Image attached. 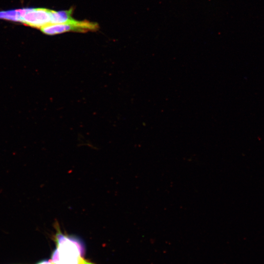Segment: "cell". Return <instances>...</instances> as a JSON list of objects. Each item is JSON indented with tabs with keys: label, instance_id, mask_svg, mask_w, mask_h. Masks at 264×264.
<instances>
[{
	"label": "cell",
	"instance_id": "1",
	"mask_svg": "<svg viewBox=\"0 0 264 264\" xmlns=\"http://www.w3.org/2000/svg\"><path fill=\"white\" fill-rule=\"evenodd\" d=\"M98 28V24L96 22L87 20L79 21L74 20L63 23L49 24L40 29L45 34L54 35L71 31L81 33L94 31L97 30Z\"/></svg>",
	"mask_w": 264,
	"mask_h": 264
},
{
	"label": "cell",
	"instance_id": "2",
	"mask_svg": "<svg viewBox=\"0 0 264 264\" xmlns=\"http://www.w3.org/2000/svg\"><path fill=\"white\" fill-rule=\"evenodd\" d=\"M55 241L60 255L70 258H80L84 256V246L78 239L64 235L58 230Z\"/></svg>",
	"mask_w": 264,
	"mask_h": 264
},
{
	"label": "cell",
	"instance_id": "3",
	"mask_svg": "<svg viewBox=\"0 0 264 264\" xmlns=\"http://www.w3.org/2000/svg\"><path fill=\"white\" fill-rule=\"evenodd\" d=\"M51 10L43 8H28L22 18V23L35 28L42 27L51 24Z\"/></svg>",
	"mask_w": 264,
	"mask_h": 264
},
{
	"label": "cell",
	"instance_id": "4",
	"mask_svg": "<svg viewBox=\"0 0 264 264\" xmlns=\"http://www.w3.org/2000/svg\"><path fill=\"white\" fill-rule=\"evenodd\" d=\"M73 11L72 8L60 11L51 10V24L63 23L74 21L75 19L72 17Z\"/></svg>",
	"mask_w": 264,
	"mask_h": 264
},
{
	"label": "cell",
	"instance_id": "5",
	"mask_svg": "<svg viewBox=\"0 0 264 264\" xmlns=\"http://www.w3.org/2000/svg\"><path fill=\"white\" fill-rule=\"evenodd\" d=\"M84 259L81 258H69L61 256L56 249L51 255L53 264H81Z\"/></svg>",
	"mask_w": 264,
	"mask_h": 264
},
{
	"label": "cell",
	"instance_id": "6",
	"mask_svg": "<svg viewBox=\"0 0 264 264\" xmlns=\"http://www.w3.org/2000/svg\"><path fill=\"white\" fill-rule=\"evenodd\" d=\"M0 19L22 22V17L19 9L0 11Z\"/></svg>",
	"mask_w": 264,
	"mask_h": 264
},
{
	"label": "cell",
	"instance_id": "7",
	"mask_svg": "<svg viewBox=\"0 0 264 264\" xmlns=\"http://www.w3.org/2000/svg\"><path fill=\"white\" fill-rule=\"evenodd\" d=\"M36 264H53L51 260H44L41 262H40Z\"/></svg>",
	"mask_w": 264,
	"mask_h": 264
},
{
	"label": "cell",
	"instance_id": "8",
	"mask_svg": "<svg viewBox=\"0 0 264 264\" xmlns=\"http://www.w3.org/2000/svg\"><path fill=\"white\" fill-rule=\"evenodd\" d=\"M81 264H93L87 261V260L84 259Z\"/></svg>",
	"mask_w": 264,
	"mask_h": 264
}]
</instances>
